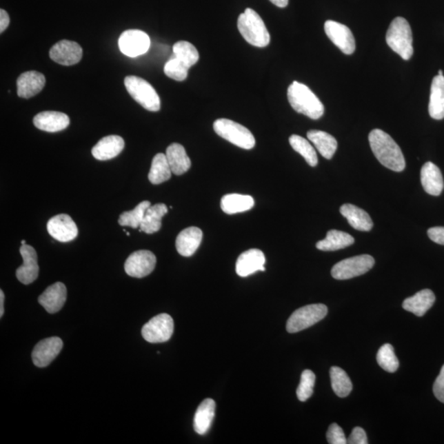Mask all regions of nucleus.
I'll use <instances>...</instances> for the list:
<instances>
[{"mask_svg": "<svg viewBox=\"0 0 444 444\" xmlns=\"http://www.w3.org/2000/svg\"><path fill=\"white\" fill-rule=\"evenodd\" d=\"M370 148L378 161L395 172H403L405 161L398 143L381 130H374L369 135Z\"/></svg>", "mask_w": 444, "mask_h": 444, "instance_id": "nucleus-1", "label": "nucleus"}, {"mask_svg": "<svg viewBox=\"0 0 444 444\" xmlns=\"http://www.w3.org/2000/svg\"><path fill=\"white\" fill-rule=\"evenodd\" d=\"M287 97L290 105L296 112L312 119L323 117L324 106L321 101L306 85L294 81L288 88Z\"/></svg>", "mask_w": 444, "mask_h": 444, "instance_id": "nucleus-2", "label": "nucleus"}, {"mask_svg": "<svg viewBox=\"0 0 444 444\" xmlns=\"http://www.w3.org/2000/svg\"><path fill=\"white\" fill-rule=\"evenodd\" d=\"M237 27L248 43L259 48H264L270 43V34L265 23L258 12L252 8H246L239 16Z\"/></svg>", "mask_w": 444, "mask_h": 444, "instance_id": "nucleus-3", "label": "nucleus"}, {"mask_svg": "<svg viewBox=\"0 0 444 444\" xmlns=\"http://www.w3.org/2000/svg\"><path fill=\"white\" fill-rule=\"evenodd\" d=\"M386 41L388 46L405 61L411 59L413 53V37L411 26L404 18L398 17L388 28Z\"/></svg>", "mask_w": 444, "mask_h": 444, "instance_id": "nucleus-4", "label": "nucleus"}, {"mask_svg": "<svg viewBox=\"0 0 444 444\" xmlns=\"http://www.w3.org/2000/svg\"><path fill=\"white\" fill-rule=\"evenodd\" d=\"M213 129L221 138L239 148L250 150L255 147L254 136L241 123L228 119H219L213 123Z\"/></svg>", "mask_w": 444, "mask_h": 444, "instance_id": "nucleus-5", "label": "nucleus"}, {"mask_svg": "<svg viewBox=\"0 0 444 444\" xmlns=\"http://www.w3.org/2000/svg\"><path fill=\"white\" fill-rule=\"evenodd\" d=\"M125 85L128 92L144 109L152 112L160 110V97L155 88L146 80L137 76H128L125 79Z\"/></svg>", "mask_w": 444, "mask_h": 444, "instance_id": "nucleus-6", "label": "nucleus"}, {"mask_svg": "<svg viewBox=\"0 0 444 444\" xmlns=\"http://www.w3.org/2000/svg\"><path fill=\"white\" fill-rule=\"evenodd\" d=\"M327 307L323 304H314L302 307L294 311L287 323V330L296 333L306 330L321 321L327 314Z\"/></svg>", "mask_w": 444, "mask_h": 444, "instance_id": "nucleus-7", "label": "nucleus"}, {"mask_svg": "<svg viewBox=\"0 0 444 444\" xmlns=\"http://www.w3.org/2000/svg\"><path fill=\"white\" fill-rule=\"evenodd\" d=\"M372 256L362 254L337 263L332 269V276L336 280H348L364 275L374 265Z\"/></svg>", "mask_w": 444, "mask_h": 444, "instance_id": "nucleus-8", "label": "nucleus"}, {"mask_svg": "<svg viewBox=\"0 0 444 444\" xmlns=\"http://www.w3.org/2000/svg\"><path fill=\"white\" fill-rule=\"evenodd\" d=\"M174 332L173 319L168 314L155 316L143 327V339L150 343H165Z\"/></svg>", "mask_w": 444, "mask_h": 444, "instance_id": "nucleus-9", "label": "nucleus"}, {"mask_svg": "<svg viewBox=\"0 0 444 444\" xmlns=\"http://www.w3.org/2000/svg\"><path fill=\"white\" fill-rule=\"evenodd\" d=\"M151 41L148 34L140 30H127L119 39V47L123 54L138 57L148 52Z\"/></svg>", "mask_w": 444, "mask_h": 444, "instance_id": "nucleus-10", "label": "nucleus"}, {"mask_svg": "<svg viewBox=\"0 0 444 444\" xmlns=\"http://www.w3.org/2000/svg\"><path fill=\"white\" fill-rule=\"evenodd\" d=\"M157 258L152 252L139 250L131 254L125 263V270L128 275L136 279H143L154 270Z\"/></svg>", "mask_w": 444, "mask_h": 444, "instance_id": "nucleus-11", "label": "nucleus"}, {"mask_svg": "<svg viewBox=\"0 0 444 444\" xmlns=\"http://www.w3.org/2000/svg\"><path fill=\"white\" fill-rule=\"evenodd\" d=\"M324 31L332 43L345 54H352L356 50V40L347 26L328 20L324 24Z\"/></svg>", "mask_w": 444, "mask_h": 444, "instance_id": "nucleus-12", "label": "nucleus"}, {"mask_svg": "<svg viewBox=\"0 0 444 444\" xmlns=\"http://www.w3.org/2000/svg\"><path fill=\"white\" fill-rule=\"evenodd\" d=\"M47 230L50 236L63 243L74 241L79 234L75 222L67 214L53 216L47 223Z\"/></svg>", "mask_w": 444, "mask_h": 444, "instance_id": "nucleus-13", "label": "nucleus"}, {"mask_svg": "<svg viewBox=\"0 0 444 444\" xmlns=\"http://www.w3.org/2000/svg\"><path fill=\"white\" fill-rule=\"evenodd\" d=\"M63 345L62 340L57 336L41 341L32 352L34 365L39 368L48 366L61 353Z\"/></svg>", "mask_w": 444, "mask_h": 444, "instance_id": "nucleus-14", "label": "nucleus"}, {"mask_svg": "<svg viewBox=\"0 0 444 444\" xmlns=\"http://www.w3.org/2000/svg\"><path fill=\"white\" fill-rule=\"evenodd\" d=\"M50 57L61 65L70 66L80 62L83 58V49L76 42L63 40L52 46Z\"/></svg>", "mask_w": 444, "mask_h": 444, "instance_id": "nucleus-15", "label": "nucleus"}, {"mask_svg": "<svg viewBox=\"0 0 444 444\" xmlns=\"http://www.w3.org/2000/svg\"><path fill=\"white\" fill-rule=\"evenodd\" d=\"M20 254L23 259L22 266L17 269L16 276L20 283L29 285L37 279L39 275V266L37 263V254L31 245H23L20 248Z\"/></svg>", "mask_w": 444, "mask_h": 444, "instance_id": "nucleus-16", "label": "nucleus"}, {"mask_svg": "<svg viewBox=\"0 0 444 444\" xmlns=\"http://www.w3.org/2000/svg\"><path fill=\"white\" fill-rule=\"evenodd\" d=\"M266 259L263 251L258 249H251L239 256L236 271L241 277L249 276L256 272H265Z\"/></svg>", "mask_w": 444, "mask_h": 444, "instance_id": "nucleus-17", "label": "nucleus"}, {"mask_svg": "<svg viewBox=\"0 0 444 444\" xmlns=\"http://www.w3.org/2000/svg\"><path fill=\"white\" fill-rule=\"evenodd\" d=\"M67 289L65 284L57 283L51 285L38 298L40 305L50 314L57 313L65 305Z\"/></svg>", "mask_w": 444, "mask_h": 444, "instance_id": "nucleus-18", "label": "nucleus"}, {"mask_svg": "<svg viewBox=\"0 0 444 444\" xmlns=\"http://www.w3.org/2000/svg\"><path fill=\"white\" fill-rule=\"evenodd\" d=\"M33 123L37 129L55 133L65 130L70 125V119L66 114L57 111H45L37 114L33 119Z\"/></svg>", "mask_w": 444, "mask_h": 444, "instance_id": "nucleus-19", "label": "nucleus"}, {"mask_svg": "<svg viewBox=\"0 0 444 444\" xmlns=\"http://www.w3.org/2000/svg\"><path fill=\"white\" fill-rule=\"evenodd\" d=\"M45 85L46 78L41 72L37 71L23 72L17 81L18 95L25 99H29L41 92Z\"/></svg>", "mask_w": 444, "mask_h": 444, "instance_id": "nucleus-20", "label": "nucleus"}, {"mask_svg": "<svg viewBox=\"0 0 444 444\" xmlns=\"http://www.w3.org/2000/svg\"><path fill=\"white\" fill-rule=\"evenodd\" d=\"M203 241L202 230L191 226L178 234L176 246L178 253L183 257H191L198 250Z\"/></svg>", "mask_w": 444, "mask_h": 444, "instance_id": "nucleus-21", "label": "nucleus"}, {"mask_svg": "<svg viewBox=\"0 0 444 444\" xmlns=\"http://www.w3.org/2000/svg\"><path fill=\"white\" fill-rule=\"evenodd\" d=\"M123 148H125V141L121 137L118 135L106 136L92 148V154L97 160L108 161L121 154Z\"/></svg>", "mask_w": 444, "mask_h": 444, "instance_id": "nucleus-22", "label": "nucleus"}, {"mask_svg": "<svg viewBox=\"0 0 444 444\" xmlns=\"http://www.w3.org/2000/svg\"><path fill=\"white\" fill-rule=\"evenodd\" d=\"M421 181L427 194L432 196H438L442 194L444 188L442 173L438 166L432 162H426L422 166Z\"/></svg>", "mask_w": 444, "mask_h": 444, "instance_id": "nucleus-23", "label": "nucleus"}, {"mask_svg": "<svg viewBox=\"0 0 444 444\" xmlns=\"http://www.w3.org/2000/svg\"><path fill=\"white\" fill-rule=\"evenodd\" d=\"M340 212L354 229L361 230V232H370L372 230L374 223L370 216L355 205L343 204L340 208Z\"/></svg>", "mask_w": 444, "mask_h": 444, "instance_id": "nucleus-24", "label": "nucleus"}, {"mask_svg": "<svg viewBox=\"0 0 444 444\" xmlns=\"http://www.w3.org/2000/svg\"><path fill=\"white\" fill-rule=\"evenodd\" d=\"M434 302L435 296L432 290L425 289L414 294L413 296L405 299L403 308L418 317H422L434 305Z\"/></svg>", "mask_w": 444, "mask_h": 444, "instance_id": "nucleus-25", "label": "nucleus"}, {"mask_svg": "<svg viewBox=\"0 0 444 444\" xmlns=\"http://www.w3.org/2000/svg\"><path fill=\"white\" fill-rule=\"evenodd\" d=\"M429 113L431 118H444V76H435L431 84Z\"/></svg>", "mask_w": 444, "mask_h": 444, "instance_id": "nucleus-26", "label": "nucleus"}, {"mask_svg": "<svg viewBox=\"0 0 444 444\" xmlns=\"http://www.w3.org/2000/svg\"><path fill=\"white\" fill-rule=\"evenodd\" d=\"M166 158L173 174L181 176L191 168V161L181 144L172 143L166 149Z\"/></svg>", "mask_w": 444, "mask_h": 444, "instance_id": "nucleus-27", "label": "nucleus"}, {"mask_svg": "<svg viewBox=\"0 0 444 444\" xmlns=\"http://www.w3.org/2000/svg\"><path fill=\"white\" fill-rule=\"evenodd\" d=\"M215 401L211 398L205 399L199 405L194 419V429L196 433L203 435L208 432L215 417Z\"/></svg>", "mask_w": 444, "mask_h": 444, "instance_id": "nucleus-28", "label": "nucleus"}, {"mask_svg": "<svg viewBox=\"0 0 444 444\" xmlns=\"http://www.w3.org/2000/svg\"><path fill=\"white\" fill-rule=\"evenodd\" d=\"M254 203V199L250 195L230 194L221 199V208L226 214L233 215L250 211Z\"/></svg>", "mask_w": 444, "mask_h": 444, "instance_id": "nucleus-29", "label": "nucleus"}, {"mask_svg": "<svg viewBox=\"0 0 444 444\" xmlns=\"http://www.w3.org/2000/svg\"><path fill=\"white\" fill-rule=\"evenodd\" d=\"M310 142L324 158L332 159L337 149V142L334 137L321 130H310L307 133Z\"/></svg>", "mask_w": 444, "mask_h": 444, "instance_id": "nucleus-30", "label": "nucleus"}, {"mask_svg": "<svg viewBox=\"0 0 444 444\" xmlns=\"http://www.w3.org/2000/svg\"><path fill=\"white\" fill-rule=\"evenodd\" d=\"M354 243L355 239L351 234L341 230H331L327 233L326 238L319 241L316 247L322 251H336L351 246Z\"/></svg>", "mask_w": 444, "mask_h": 444, "instance_id": "nucleus-31", "label": "nucleus"}, {"mask_svg": "<svg viewBox=\"0 0 444 444\" xmlns=\"http://www.w3.org/2000/svg\"><path fill=\"white\" fill-rule=\"evenodd\" d=\"M168 212V208L164 203H157L149 207L140 229L146 234H153L159 232L161 228V219Z\"/></svg>", "mask_w": 444, "mask_h": 444, "instance_id": "nucleus-32", "label": "nucleus"}, {"mask_svg": "<svg viewBox=\"0 0 444 444\" xmlns=\"http://www.w3.org/2000/svg\"><path fill=\"white\" fill-rule=\"evenodd\" d=\"M172 174L168 158L163 153H158L153 157L150 172L148 174L149 181L152 185H160L169 181Z\"/></svg>", "mask_w": 444, "mask_h": 444, "instance_id": "nucleus-33", "label": "nucleus"}, {"mask_svg": "<svg viewBox=\"0 0 444 444\" xmlns=\"http://www.w3.org/2000/svg\"><path fill=\"white\" fill-rule=\"evenodd\" d=\"M330 378L332 390L339 398H345L351 394L352 383L343 369L336 366L332 367Z\"/></svg>", "mask_w": 444, "mask_h": 444, "instance_id": "nucleus-34", "label": "nucleus"}, {"mask_svg": "<svg viewBox=\"0 0 444 444\" xmlns=\"http://www.w3.org/2000/svg\"><path fill=\"white\" fill-rule=\"evenodd\" d=\"M289 142L290 146L298 153L305 158L307 163L312 168L318 165V156L315 149L310 143L309 141L303 137L293 134L290 137Z\"/></svg>", "mask_w": 444, "mask_h": 444, "instance_id": "nucleus-35", "label": "nucleus"}, {"mask_svg": "<svg viewBox=\"0 0 444 444\" xmlns=\"http://www.w3.org/2000/svg\"><path fill=\"white\" fill-rule=\"evenodd\" d=\"M149 207H151V203L149 201H143L134 210L123 212L119 216V224L122 226H130V228L134 229L140 228L143 221L145 213H146Z\"/></svg>", "mask_w": 444, "mask_h": 444, "instance_id": "nucleus-36", "label": "nucleus"}, {"mask_svg": "<svg viewBox=\"0 0 444 444\" xmlns=\"http://www.w3.org/2000/svg\"><path fill=\"white\" fill-rule=\"evenodd\" d=\"M174 57L179 59L190 68L196 65L199 59L197 49L190 42L181 41L176 42L173 46Z\"/></svg>", "mask_w": 444, "mask_h": 444, "instance_id": "nucleus-37", "label": "nucleus"}, {"mask_svg": "<svg viewBox=\"0 0 444 444\" xmlns=\"http://www.w3.org/2000/svg\"><path fill=\"white\" fill-rule=\"evenodd\" d=\"M378 364L388 373H395L399 368L398 359L396 358L394 348L390 344H384L377 354Z\"/></svg>", "mask_w": 444, "mask_h": 444, "instance_id": "nucleus-38", "label": "nucleus"}, {"mask_svg": "<svg viewBox=\"0 0 444 444\" xmlns=\"http://www.w3.org/2000/svg\"><path fill=\"white\" fill-rule=\"evenodd\" d=\"M190 68L185 63L179 61V59L174 57L170 58V61L165 63L164 72L170 79L182 82L187 79L189 74Z\"/></svg>", "mask_w": 444, "mask_h": 444, "instance_id": "nucleus-39", "label": "nucleus"}, {"mask_svg": "<svg viewBox=\"0 0 444 444\" xmlns=\"http://www.w3.org/2000/svg\"><path fill=\"white\" fill-rule=\"evenodd\" d=\"M315 379V374L310 370H306L302 373L301 383L296 390L299 400L305 401L313 395Z\"/></svg>", "mask_w": 444, "mask_h": 444, "instance_id": "nucleus-40", "label": "nucleus"}, {"mask_svg": "<svg viewBox=\"0 0 444 444\" xmlns=\"http://www.w3.org/2000/svg\"><path fill=\"white\" fill-rule=\"evenodd\" d=\"M327 439L330 444H345L347 439L345 436L343 429L337 424H332L327 432Z\"/></svg>", "mask_w": 444, "mask_h": 444, "instance_id": "nucleus-41", "label": "nucleus"}, {"mask_svg": "<svg viewBox=\"0 0 444 444\" xmlns=\"http://www.w3.org/2000/svg\"><path fill=\"white\" fill-rule=\"evenodd\" d=\"M347 443L350 444L368 443V438H367L365 431L361 428V427H356V428L353 429L351 435H350Z\"/></svg>", "mask_w": 444, "mask_h": 444, "instance_id": "nucleus-42", "label": "nucleus"}, {"mask_svg": "<svg viewBox=\"0 0 444 444\" xmlns=\"http://www.w3.org/2000/svg\"><path fill=\"white\" fill-rule=\"evenodd\" d=\"M433 391L436 398L444 403V365L438 378L435 380Z\"/></svg>", "mask_w": 444, "mask_h": 444, "instance_id": "nucleus-43", "label": "nucleus"}, {"mask_svg": "<svg viewBox=\"0 0 444 444\" xmlns=\"http://www.w3.org/2000/svg\"><path fill=\"white\" fill-rule=\"evenodd\" d=\"M427 233H428V236L431 241L436 243V244L444 245L443 226H436V228H430Z\"/></svg>", "mask_w": 444, "mask_h": 444, "instance_id": "nucleus-44", "label": "nucleus"}, {"mask_svg": "<svg viewBox=\"0 0 444 444\" xmlns=\"http://www.w3.org/2000/svg\"><path fill=\"white\" fill-rule=\"evenodd\" d=\"M10 23V19L8 12L3 10H0V32L3 33L6 31Z\"/></svg>", "mask_w": 444, "mask_h": 444, "instance_id": "nucleus-45", "label": "nucleus"}, {"mask_svg": "<svg viewBox=\"0 0 444 444\" xmlns=\"http://www.w3.org/2000/svg\"><path fill=\"white\" fill-rule=\"evenodd\" d=\"M274 6L279 8H285L288 6L289 0H269Z\"/></svg>", "mask_w": 444, "mask_h": 444, "instance_id": "nucleus-46", "label": "nucleus"}, {"mask_svg": "<svg viewBox=\"0 0 444 444\" xmlns=\"http://www.w3.org/2000/svg\"><path fill=\"white\" fill-rule=\"evenodd\" d=\"M3 303H4V294L3 290H0V318L3 317L4 313L3 309Z\"/></svg>", "mask_w": 444, "mask_h": 444, "instance_id": "nucleus-47", "label": "nucleus"}, {"mask_svg": "<svg viewBox=\"0 0 444 444\" xmlns=\"http://www.w3.org/2000/svg\"><path fill=\"white\" fill-rule=\"evenodd\" d=\"M438 75H443V72L442 70L438 71Z\"/></svg>", "mask_w": 444, "mask_h": 444, "instance_id": "nucleus-48", "label": "nucleus"}, {"mask_svg": "<svg viewBox=\"0 0 444 444\" xmlns=\"http://www.w3.org/2000/svg\"><path fill=\"white\" fill-rule=\"evenodd\" d=\"M126 234H127V236H130V232H127V233H126Z\"/></svg>", "mask_w": 444, "mask_h": 444, "instance_id": "nucleus-49", "label": "nucleus"}, {"mask_svg": "<svg viewBox=\"0 0 444 444\" xmlns=\"http://www.w3.org/2000/svg\"><path fill=\"white\" fill-rule=\"evenodd\" d=\"M26 245V241H22V245Z\"/></svg>", "mask_w": 444, "mask_h": 444, "instance_id": "nucleus-50", "label": "nucleus"}]
</instances>
